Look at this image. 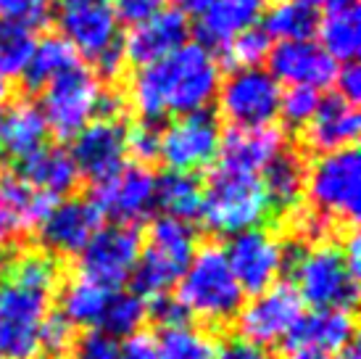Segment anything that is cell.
I'll return each instance as SVG.
<instances>
[{"label": "cell", "mask_w": 361, "mask_h": 359, "mask_svg": "<svg viewBox=\"0 0 361 359\" xmlns=\"http://www.w3.org/2000/svg\"><path fill=\"white\" fill-rule=\"evenodd\" d=\"M61 283L63 267L45 249L11 251L0 261V359H40V330Z\"/></svg>", "instance_id": "obj_1"}, {"label": "cell", "mask_w": 361, "mask_h": 359, "mask_svg": "<svg viewBox=\"0 0 361 359\" xmlns=\"http://www.w3.org/2000/svg\"><path fill=\"white\" fill-rule=\"evenodd\" d=\"M221 82V61L201 42H185L166 59L132 71L127 109L142 122H169L174 117L209 111Z\"/></svg>", "instance_id": "obj_2"}, {"label": "cell", "mask_w": 361, "mask_h": 359, "mask_svg": "<svg viewBox=\"0 0 361 359\" xmlns=\"http://www.w3.org/2000/svg\"><path fill=\"white\" fill-rule=\"evenodd\" d=\"M53 16L59 37L69 42L82 61H87L98 80L114 82L124 71L121 27L111 0H59Z\"/></svg>", "instance_id": "obj_3"}, {"label": "cell", "mask_w": 361, "mask_h": 359, "mask_svg": "<svg viewBox=\"0 0 361 359\" xmlns=\"http://www.w3.org/2000/svg\"><path fill=\"white\" fill-rule=\"evenodd\" d=\"M174 299L188 317L201 319L211 328H224L238 317L245 290L232 275L221 246L206 243L198 246L180 283L174 286Z\"/></svg>", "instance_id": "obj_4"}, {"label": "cell", "mask_w": 361, "mask_h": 359, "mask_svg": "<svg viewBox=\"0 0 361 359\" xmlns=\"http://www.w3.org/2000/svg\"><path fill=\"white\" fill-rule=\"evenodd\" d=\"M288 246V264L290 286L295 288L303 307L311 310H343L353 312L359 301V278L353 275L343 246L335 240L301 246V243H285Z\"/></svg>", "instance_id": "obj_5"}, {"label": "cell", "mask_w": 361, "mask_h": 359, "mask_svg": "<svg viewBox=\"0 0 361 359\" xmlns=\"http://www.w3.org/2000/svg\"><path fill=\"white\" fill-rule=\"evenodd\" d=\"M198 251V233L190 222L156 217L142 235V249L132 272V290L145 301L166 296L180 283L192 254Z\"/></svg>", "instance_id": "obj_6"}, {"label": "cell", "mask_w": 361, "mask_h": 359, "mask_svg": "<svg viewBox=\"0 0 361 359\" xmlns=\"http://www.w3.org/2000/svg\"><path fill=\"white\" fill-rule=\"evenodd\" d=\"M214 235H238L243 230L264 228L271 214V204L259 175H240L214 167L203 182L201 217Z\"/></svg>", "instance_id": "obj_7"}, {"label": "cell", "mask_w": 361, "mask_h": 359, "mask_svg": "<svg viewBox=\"0 0 361 359\" xmlns=\"http://www.w3.org/2000/svg\"><path fill=\"white\" fill-rule=\"evenodd\" d=\"M303 199L309 209L335 222L338 228H356L361 209V159L359 148H343L314 156L306 164Z\"/></svg>", "instance_id": "obj_8"}, {"label": "cell", "mask_w": 361, "mask_h": 359, "mask_svg": "<svg viewBox=\"0 0 361 359\" xmlns=\"http://www.w3.org/2000/svg\"><path fill=\"white\" fill-rule=\"evenodd\" d=\"M106 88L95 71L82 61L69 71L59 74L40 90V111L45 117L48 132L59 140H71L82 127L103 114Z\"/></svg>", "instance_id": "obj_9"}, {"label": "cell", "mask_w": 361, "mask_h": 359, "mask_svg": "<svg viewBox=\"0 0 361 359\" xmlns=\"http://www.w3.org/2000/svg\"><path fill=\"white\" fill-rule=\"evenodd\" d=\"M282 85L264 66L230 69L219 82L216 106L230 127H271L280 119Z\"/></svg>", "instance_id": "obj_10"}, {"label": "cell", "mask_w": 361, "mask_h": 359, "mask_svg": "<svg viewBox=\"0 0 361 359\" xmlns=\"http://www.w3.org/2000/svg\"><path fill=\"white\" fill-rule=\"evenodd\" d=\"M221 119L214 111H195L164 122L159 135V159L166 172L195 175L216 161Z\"/></svg>", "instance_id": "obj_11"}, {"label": "cell", "mask_w": 361, "mask_h": 359, "mask_svg": "<svg viewBox=\"0 0 361 359\" xmlns=\"http://www.w3.org/2000/svg\"><path fill=\"white\" fill-rule=\"evenodd\" d=\"M142 249V233L135 225H101L77 257V275L106 290H121L130 283Z\"/></svg>", "instance_id": "obj_12"}, {"label": "cell", "mask_w": 361, "mask_h": 359, "mask_svg": "<svg viewBox=\"0 0 361 359\" xmlns=\"http://www.w3.org/2000/svg\"><path fill=\"white\" fill-rule=\"evenodd\" d=\"M156 172L148 164L127 161L109 180L92 185L90 201L101 220L116 225H140L156 211Z\"/></svg>", "instance_id": "obj_13"}, {"label": "cell", "mask_w": 361, "mask_h": 359, "mask_svg": "<svg viewBox=\"0 0 361 359\" xmlns=\"http://www.w3.org/2000/svg\"><path fill=\"white\" fill-rule=\"evenodd\" d=\"M224 259L230 264L235 280L240 283L245 293H259L280 283V275L288 264V246L271 228L243 230L238 235L227 238L221 246Z\"/></svg>", "instance_id": "obj_14"}, {"label": "cell", "mask_w": 361, "mask_h": 359, "mask_svg": "<svg viewBox=\"0 0 361 359\" xmlns=\"http://www.w3.org/2000/svg\"><path fill=\"white\" fill-rule=\"evenodd\" d=\"M303 314V301L290 283H274L269 288L253 293L248 301H243L240 312L235 317L238 339L251 341L256 346L271 349L277 343H285L290 330Z\"/></svg>", "instance_id": "obj_15"}, {"label": "cell", "mask_w": 361, "mask_h": 359, "mask_svg": "<svg viewBox=\"0 0 361 359\" xmlns=\"http://www.w3.org/2000/svg\"><path fill=\"white\" fill-rule=\"evenodd\" d=\"M127 132L124 117H98L71 138V159L80 180L98 185L127 164Z\"/></svg>", "instance_id": "obj_16"}, {"label": "cell", "mask_w": 361, "mask_h": 359, "mask_svg": "<svg viewBox=\"0 0 361 359\" xmlns=\"http://www.w3.org/2000/svg\"><path fill=\"white\" fill-rule=\"evenodd\" d=\"M101 214L92 206L90 199L69 196L51 206L45 220L37 228L40 249H45L56 259H77L82 249L90 243V238L101 228Z\"/></svg>", "instance_id": "obj_17"}, {"label": "cell", "mask_w": 361, "mask_h": 359, "mask_svg": "<svg viewBox=\"0 0 361 359\" xmlns=\"http://www.w3.org/2000/svg\"><path fill=\"white\" fill-rule=\"evenodd\" d=\"M267 71L288 88L324 90L335 82L338 64L322 50L317 40L274 42L267 56Z\"/></svg>", "instance_id": "obj_18"}, {"label": "cell", "mask_w": 361, "mask_h": 359, "mask_svg": "<svg viewBox=\"0 0 361 359\" xmlns=\"http://www.w3.org/2000/svg\"><path fill=\"white\" fill-rule=\"evenodd\" d=\"M190 42V21L177 8L159 11L153 19L127 30L121 37V53L127 66H148L153 61L166 59L169 53Z\"/></svg>", "instance_id": "obj_19"}, {"label": "cell", "mask_w": 361, "mask_h": 359, "mask_svg": "<svg viewBox=\"0 0 361 359\" xmlns=\"http://www.w3.org/2000/svg\"><path fill=\"white\" fill-rule=\"evenodd\" d=\"M359 106H353L338 93H332V95H322L311 122L301 130V143L309 153L322 156V153H332V151L353 148L359 140Z\"/></svg>", "instance_id": "obj_20"}, {"label": "cell", "mask_w": 361, "mask_h": 359, "mask_svg": "<svg viewBox=\"0 0 361 359\" xmlns=\"http://www.w3.org/2000/svg\"><path fill=\"white\" fill-rule=\"evenodd\" d=\"M285 148V132L280 127H230L221 132L216 167L240 175H261Z\"/></svg>", "instance_id": "obj_21"}, {"label": "cell", "mask_w": 361, "mask_h": 359, "mask_svg": "<svg viewBox=\"0 0 361 359\" xmlns=\"http://www.w3.org/2000/svg\"><path fill=\"white\" fill-rule=\"evenodd\" d=\"M269 0H209L195 16V35L203 48L224 50L238 35L259 27Z\"/></svg>", "instance_id": "obj_22"}, {"label": "cell", "mask_w": 361, "mask_h": 359, "mask_svg": "<svg viewBox=\"0 0 361 359\" xmlns=\"http://www.w3.org/2000/svg\"><path fill=\"white\" fill-rule=\"evenodd\" d=\"M356 336V319L353 312L343 310H311L303 312L301 319L295 322L290 336L285 341L288 351L290 349H306L319 351V354H338L353 343Z\"/></svg>", "instance_id": "obj_23"}, {"label": "cell", "mask_w": 361, "mask_h": 359, "mask_svg": "<svg viewBox=\"0 0 361 359\" xmlns=\"http://www.w3.org/2000/svg\"><path fill=\"white\" fill-rule=\"evenodd\" d=\"M56 201L35 190L13 167L0 164V217L8 222L13 235H27L40 228Z\"/></svg>", "instance_id": "obj_24"}, {"label": "cell", "mask_w": 361, "mask_h": 359, "mask_svg": "<svg viewBox=\"0 0 361 359\" xmlns=\"http://www.w3.org/2000/svg\"><path fill=\"white\" fill-rule=\"evenodd\" d=\"M13 170L30 182L35 190H40L53 201L69 199L74 188L80 185V172L74 167L69 148L63 146H45L37 153L16 161Z\"/></svg>", "instance_id": "obj_25"}, {"label": "cell", "mask_w": 361, "mask_h": 359, "mask_svg": "<svg viewBox=\"0 0 361 359\" xmlns=\"http://www.w3.org/2000/svg\"><path fill=\"white\" fill-rule=\"evenodd\" d=\"M261 185L267 190V199L271 204V214L274 217H288L295 211L303 201V190H306V159L301 151L285 148L274 156V159L264 167L259 175Z\"/></svg>", "instance_id": "obj_26"}, {"label": "cell", "mask_w": 361, "mask_h": 359, "mask_svg": "<svg viewBox=\"0 0 361 359\" xmlns=\"http://www.w3.org/2000/svg\"><path fill=\"white\" fill-rule=\"evenodd\" d=\"M48 138L51 132L35 100L19 98L3 111V153L21 161L45 148Z\"/></svg>", "instance_id": "obj_27"}, {"label": "cell", "mask_w": 361, "mask_h": 359, "mask_svg": "<svg viewBox=\"0 0 361 359\" xmlns=\"http://www.w3.org/2000/svg\"><path fill=\"white\" fill-rule=\"evenodd\" d=\"M322 50L335 64H353L361 53V11L359 3H343L335 8H327L317 24V35Z\"/></svg>", "instance_id": "obj_28"}, {"label": "cell", "mask_w": 361, "mask_h": 359, "mask_svg": "<svg viewBox=\"0 0 361 359\" xmlns=\"http://www.w3.org/2000/svg\"><path fill=\"white\" fill-rule=\"evenodd\" d=\"M109 296L111 290L101 288V286H95V283L80 278V275H74V278L61 283L59 314L74 330L98 328L103 312H106V304H109Z\"/></svg>", "instance_id": "obj_29"}, {"label": "cell", "mask_w": 361, "mask_h": 359, "mask_svg": "<svg viewBox=\"0 0 361 359\" xmlns=\"http://www.w3.org/2000/svg\"><path fill=\"white\" fill-rule=\"evenodd\" d=\"M203 204V182L198 175H182V172H164L156 177V211L161 217L190 222L201 217Z\"/></svg>", "instance_id": "obj_30"}, {"label": "cell", "mask_w": 361, "mask_h": 359, "mask_svg": "<svg viewBox=\"0 0 361 359\" xmlns=\"http://www.w3.org/2000/svg\"><path fill=\"white\" fill-rule=\"evenodd\" d=\"M219 343L206 328L192 325L190 319L177 325H164L153 339L156 359H216Z\"/></svg>", "instance_id": "obj_31"}, {"label": "cell", "mask_w": 361, "mask_h": 359, "mask_svg": "<svg viewBox=\"0 0 361 359\" xmlns=\"http://www.w3.org/2000/svg\"><path fill=\"white\" fill-rule=\"evenodd\" d=\"M82 64V59L74 53L69 42L59 37V35H45L37 40L35 50H32L30 66L24 71V85L32 90V93H40L48 82H53L59 74L69 71L71 66Z\"/></svg>", "instance_id": "obj_32"}, {"label": "cell", "mask_w": 361, "mask_h": 359, "mask_svg": "<svg viewBox=\"0 0 361 359\" xmlns=\"http://www.w3.org/2000/svg\"><path fill=\"white\" fill-rule=\"evenodd\" d=\"M264 27L267 37L271 42H295V40H311L317 35L319 16L314 8H306L301 3L293 0H277L274 6H267L264 11Z\"/></svg>", "instance_id": "obj_33"}, {"label": "cell", "mask_w": 361, "mask_h": 359, "mask_svg": "<svg viewBox=\"0 0 361 359\" xmlns=\"http://www.w3.org/2000/svg\"><path fill=\"white\" fill-rule=\"evenodd\" d=\"M148 301L137 296L135 290H114L109 296L106 312L98 328L106 330L116 341H127L132 336L142 333V325L148 322Z\"/></svg>", "instance_id": "obj_34"}, {"label": "cell", "mask_w": 361, "mask_h": 359, "mask_svg": "<svg viewBox=\"0 0 361 359\" xmlns=\"http://www.w3.org/2000/svg\"><path fill=\"white\" fill-rule=\"evenodd\" d=\"M37 35L32 27L0 19V80H21L30 66Z\"/></svg>", "instance_id": "obj_35"}, {"label": "cell", "mask_w": 361, "mask_h": 359, "mask_svg": "<svg viewBox=\"0 0 361 359\" xmlns=\"http://www.w3.org/2000/svg\"><path fill=\"white\" fill-rule=\"evenodd\" d=\"M271 45L274 42L267 37V32L261 27H253V30L238 35L227 48L221 50V56H224V64L230 69H251V66H261L267 61Z\"/></svg>", "instance_id": "obj_36"}, {"label": "cell", "mask_w": 361, "mask_h": 359, "mask_svg": "<svg viewBox=\"0 0 361 359\" xmlns=\"http://www.w3.org/2000/svg\"><path fill=\"white\" fill-rule=\"evenodd\" d=\"M319 90H309V88H290L288 93H282L280 100V119L282 127L280 130H290V132H301L306 124L311 122L314 111L319 106Z\"/></svg>", "instance_id": "obj_37"}, {"label": "cell", "mask_w": 361, "mask_h": 359, "mask_svg": "<svg viewBox=\"0 0 361 359\" xmlns=\"http://www.w3.org/2000/svg\"><path fill=\"white\" fill-rule=\"evenodd\" d=\"M74 336V328L61 317L59 310H53L40 330V359H66Z\"/></svg>", "instance_id": "obj_38"}, {"label": "cell", "mask_w": 361, "mask_h": 359, "mask_svg": "<svg viewBox=\"0 0 361 359\" xmlns=\"http://www.w3.org/2000/svg\"><path fill=\"white\" fill-rule=\"evenodd\" d=\"M121 341L101 328H87L74 336L69 359H119Z\"/></svg>", "instance_id": "obj_39"}, {"label": "cell", "mask_w": 361, "mask_h": 359, "mask_svg": "<svg viewBox=\"0 0 361 359\" xmlns=\"http://www.w3.org/2000/svg\"><path fill=\"white\" fill-rule=\"evenodd\" d=\"M53 13V0H0V16L37 30Z\"/></svg>", "instance_id": "obj_40"}, {"label": "cell", "mask_w": 361, "mask_h": 359, "mask_svg": "<svg viewBox=\"0 0 361 359\" xmlns=\"http://www.w3.org/2000/svg\"><path fill=\"white\" fill-rule=\"evenodd\" d=\"M159 135H161V124L142 122V119L130 124V132H127V153L135 156V161L151 167V161L159 159Z\"/></svg>", "instance_id": "obj_41"}, {"label": "cell", "mask_w": 361, "mask_h": 359, "mask_svg": "<svg viewBox=\"0 0 361 359\" xmlns=\"http://www.w3.org/2000/svg\"><path fill=\"white\" fill-rule=\"evenodd\" d=\"M164 3L166 0H111V8H114L119 27L132 30L142 21L153 19L159 11H164Z\"/></svg>", "instance_id": "obj_42"}, {"label": "cell", "mask_w": 361, "mask_h": 359, "mask_svg": "<svg viewBox=\"0 0 361 359\" xmlns=\"http://www.w3.org/2000/svg\"><path fill=\"white\" fill-rule=\"evenodd\" d=\"M148 317H153L161 328L164 325H177V322H185L190 319L185 314V310L180 307V301L174 299V293H166V296H159V299L148 301Z\"/></svg>", "instance_id": "obj_43"}, {"label": "cell", "mask_w": 361, "mask_h": 359, "mask_svg": "<svg viewBox=\"0 0 361 359\" xmlns=\"http://www.w3.org/2000/svg\"><path fill=\"white\" fill-rule=\"evenodd\" d=\"M216 359H274L269 349L256 346L251 341H243L238 336H232L230 341L219 343L216 349Z\"/></svg>", "instance_id": "obj_44"}, {"label": "cell", "mask_w": 361, "mask_h": 359, "mask_svg": "<svg viewBox=\"0 0 361 359\" xmlns=\"http://www.w3.org/2000/svg\"><path fill=\"white\" fill-rule=\"evenodd\" d=\"M335 85H338V95L345 98L348 103L359 106L361 100V69L359 64H343L338 74H335Z\"/></svg>", "instance_id": "obj_45"}, {"label": "cell", "mask_w": 361, "mask_h": 359, "mask_svg": "<svg viewBox=\"0 0 361 359\" xmlns=\"http://www.w3.org/2000/svg\"><path fill=\"white\" fill-rule=\"evenodd\" d=\"M119 359H156L153 357V339L145 333H137L132 339L121 341Z\"/></svg>", "instance_id": "obj_46"}, {"label": "cell", "mask_w": 361, "mask_h": 359, "mask_svg": "<svg viewBox=\"0 0 361 359\" xmlns=\"http://www.w3.org/2000/svg\"><path fill=\"white\" fill-rule=\"evenodd\" d=\"M13 238H16V235H13V230L8 228V222L0 217V261L11 254L8 249H11V243H13Z\"/></svg>", "instance_id": "obj_47"}, {"label": "cell", "mask_w": 361, "mask_h": 359, "mask_svg": "<svg viewBox=\"0 0 361 359\" xmlns=\"http://www.w3.org/2000/svg\"><path fill=\"white\" fill-rule=\"evenodd\" d=\"M171 3H174V8L188 16V13H198L209 0H171Z\"/></svg>", "instance_id": "obj_48"}, {"label": "cell", "mask_w": 361, "mask_h": 359, "mask_svg": "<svg viewBox=\"0 0 361 359\" xmlns=\"http://www.w3.org/2000/svg\"><path fill=\"white\" fill-rule=\"evenodd\" d=\"M293 3H301L306 8H335V6H343V3H351V0H293Z\"/></svg>", "instance_id": "obj_49"}, {"label": "cell", "mask_w": 361, "mask_h": 359, "mask_svg": "<svg viewBox=\"0 0 361 359\" xmlns=\"http://www.w3.org/2000/svg\"><path fill=\"white\" fill-rule=\"evenodd\" d=\"M282 359H332L330 354H319V351H306V349H290Z\"/></svg>", "instance_id": "obj_50"}, {"label": "cell", "mask_w": 361, "mask_h": 359, "mask_svg": "<svg viewBox=\"0 0 361 359\" xmlns=\"http://www.w3.org/2000/svg\"><path fill=\"white\" fill-rule=\"evenodd\" d=\"M332 359H361V351L356 343H348L345 349H341L338 354H332Z\"/></svg>", "instance_id": "obj_51"}, {"label": "cell", "mask_w": 361, "mask_h": 359, "mask_svg": "<svg viewBox=\"0 0 361 359\" xmlns=\"http://www.w3.org/2000/svg\"><path fill=\"white\" fill-rule=\"evenodd\" d=\"M8 98H11V82L0 80V106L8 103Z\"/></svg>", "instance_id": "obj_52"}, {"label": "cell", "mask_w": 361, "mask_h": 359, "mask_svg": "<svg viewBox=\"0 0 361 359\" xmlns=\"http://www.w3.org/2000/svg\"><path fill=\"white\" fill-rule=\"evenodd\" d=\"M0 156H3V111H0Z\"/></svg>", "instance_id": "obj_53"}]
</instances>
